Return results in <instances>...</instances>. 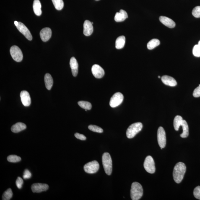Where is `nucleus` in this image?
Masks as SVG:
<instances>
[{
  "label": "nucleus",
  "mask_w": 200,
  "mask_h": 200,
  "mask_svg": "<svg viewBox=\"0 0 200 200\" xmlns=\"http://www.w3.org/2000/svg\"><path fill=\"white\" fill-rule=\"evenodd\" d=\"M186 171V165L183 163L178 162L175 165L173 171V177L176 183H181Z\"/></svg>",
  "instance_id": "obj_1"
},
{
  "label": "nucleus",
  "mask_w": 200,
  "mask_h": 200,
  "mask_svg": "<svg viewBox=\"0 0 200 200\" xmlns=\"http://www.w3.org/2000/svg\"><path fill=\"white\" fill-rule=\"evenodd\" d=\"M143 190L142 185L137 182H134L131 185V196L132 200H138L142 197Z\"/></svg>",
  "instance_id": "obj_2"
},
{
  "label": "nucleus",
  "mask_w": 200,
  "mask_h": 200,
  "mask_svg": "<svg viewBox=\"0 0 200 200\" xmlns=\"http://www.w3.org/2000/svg\"><path fill=\"white\" fill-rule=\"evenodd\" d=\"M102 162L106 173L110 175L113 170V164L110 154L107 152L103 154L102 157Z\"/></svg>",
  "instance_id": "obj_3"
},
{
  "label": "nucleus",
  "mask_w": 200,
  "mask_h": 200,
  "mask_svg": "<svg viewBox=\"0 0 200 200\" xmlns=\"http://www.w3.org/2000/svg\"><path fill=\"white\" fill-rule=\"evenodd\" d=\"M142 127V124L141 122L135 123L131 125L127 130V137L129 139L134 138L136 134L141 131Z\"/></svg>",
  "instance_id": "obj_4"
},
{
  "label": "nucleus",
  "mask_w": 200,
  "mask_h": 200,
  "mask_svg": "<svg viewBox=\"0 0 200 200\" xmlns=\"http://www.w3.org/2000/svg\"><path fill=\"white\" fill-rule=\"evenodd\" d=\"M10 54L13 59L17 62H20L23 58L22 52L20 49L17 46L14 45L11 47L10 50Z\"/></svg>",
  "instance_id": "obj_5"
},
{
  "label": "nucleus",
  "mask_w": 200,
  "mask_h": 200,
  "mask_svg": "<svg viewBox=\"0 0 200 200\" xmlns=\"http://www.w3.org/2000/svg\"><path fill=\"white\" fill-rule=\"evenodd\" d=\"M100 168L99 163L96 160L87 163L84 166V171L88 173L93 174L98 171Z\"/></svg>",
  "instance_id": "obj_6"
},
{
  "label": "nucleus",
  "mask_w": 200,
  "mask_h": 200,
  "mask_svg": "<svg viewBox=\"0 0 200 200\" xmlns=\"http://www.w3.org/2000/svg\"><path fill=\"white\" fill-rule=\"evenodd\" d=\"M124 97L120 92L115 94L110 99V104L112 108H115L121 105L123 102Z\"/></svg>",
  "instance_id": "obj_7"
},
{
  "label": "nucleus",
  "mask_w": 200,
  "mask_h": 200,
  "mask_svg": "<svg viewBox=\"0 0 200 200\" xmlns=\"http://www.w3.org/2000/svg\"><path fill=\"white\" fill-rule=\"evenodd\" d=\"M144 167L146 171L150 173L155 172V167L153 158L151 156L146 157L144 162Z\"/></svg>",
  "instance_id": "obj_8"
},
{
  "label": "nucleus",
  "mask_w": 200,
  "mask_h": 200,
  "mask_svg": "<svg viewBox=\"0 0 200 200\" xmlns=\"http://www.w3.org/2000/svg\"><path fill=\"white\" fill-rule=\"evenodd\" d=\"M157 141L159 146L162 149L165 147L166 144V136L165 130L162 127H159L157 130Z\"/></svg>",
  "instance_id": "obj_9"
},
{
  "label": "nucleus",
  "mask_w": 200,
  "mask_h": 200,
  "mask_svg": "<svg viewBox=\"0 0 200 200\" xmlns=\"http://www.w3.org/2000/svg\"><path fill=\"white\" fill-rule=\"evenodd\" d=\"M17 27L19 31L21 32L25 38L29 40H32V37L28 28L24 24L21 22H19Z\"/></svg>",
  "instance_id": "obj_10"
},
{
  "label": "nucleus",
  "mask_w": 200,
  "mask_h": 200,
  "mask_svg": "<svg viewBox=\"0 0 200 200\" xmlns=\"http://www.w3.org/2000/svg\"><path fill=\"white\" fill-rule=\"evenodd\" d=\"M92 72L93 75L97 79L101 78L105 75V71L103 68L97 64L92 66Z\"/></svg>",
  "instance_id": "obj_11"
},
{
  "label": "nucleus",
  "mask_w": 200,
  "mask_h": 200,
  "mask_svg": "<svg viewBox=\"0 0 200 200\" xmlns=\"http://www.w3.org/2000/svg\"><path fill=\"white\" fill-rule=\"evenodd\" d=\"M49 186L46 184L36 183L32 185L31 189L34 193H40L46 191L48 189Z\"/></svg>",
  "instance_id": "obj_12"
},
{
  "label": "nucleus",
  "mask_w": 200,
  "mask_h": 200,
  "mask_svg": "<svg viewBox=\"0 0 200 200\" xmlns=\"http://www.w3.org/2000/svg\"><path fill=\"white\" fill-rule=\"evenodd\" d=\"M21 100L23 105L25 106H29L31 104V98L30 95L27 91L23 90L20 93Z\"/></svg>",
  "instance_id": "obj_13"
},
{
  "label": "nucleus",
  "mask_w": 200,
  "mask_h": 200,
  "mask_svg": "<svg viewBox=\"0 0 200 200\" xmlns=\"http://www.w3.org/2000/svg\"><path fill=\"white\" fill-rule=\"evenodd\" d=\"M40 38L42 41L46 42L49 40L52 36V30L49 27L42 29L40 33Z\"/></svg>",
  "instance_id": "obj_14"
},
{
  "label": "nucleus",
  "mask_w": 200,
  "mask_h": 200,
  "mask_svg": "<svg viewBox=\"0 0 200 200\" xmlns=\"http://www.w3.org/2000/svg\"><path fill=\"white\" fill-rule=\"evenodd\" d=\"M94 31V27L92 22L88 20L84 21V34L86 36H89Z\"/></svg>",
  "instance_id": "obj_15"
},
{
  "label": "nucleus",
  "mask_w": 200,
  "mask_h": 200,
  "mask_svg": "<svg viewBox=\"0 0 200 200\" xmlns=\"http://www.w3.org/2000/svg\"><path fill=\"white\" fill-rule=\"evenodd\" d=\"M70 65L71 69V72L73 76L76 77L78 72V63L75 58L73 57L70 61Z\"/></svg>",
  "instance_id": "obj_16"
},
{
  "label": "nucleus",
  "mask_w": 200,
  "mask_h": 200,
  "mask_svg": "<svg viewBox=\"0 0 200 200\" xmlns=\"http://www.w3.org/2000/svg\"><path fill=\"white\" fill-rule=\"evenodd\" d=\"M159 21L164 25L169 28H172L175 27L176 24L174 21L168 17L161 16L159 17Z\"/></svg>",
  "instance_id": "obj_17"
},
{
  "label": "nucleus",
  "mask_w": 200,
  "mask_h": 200,
  "mask_svg": "<svg viewBox=\"0 0 200 200\" xmlns=\"http://www.w3.org/2000/svg\"><path fill=\"white\" fill-rule=\"evenodd\" d=\"M161 80L163 83L166 85L170 86V87H175L177 85V82L175 79L171 76L164 75L161 78Z\"/></svg>",
  "instance_id": "obj_18"
},
{
  "label": "nucleus",
  "mask_w": 200,
  "mask_h": 200,
  "mask_svg": "<svg viewBox=\"0 0 200 200\" xmlns=\"http://www.w3.org/2000/svg\"><path fill=\"white\" fill-rule=\"evenodd\" d=\"M127 13L123 10H121L119 12H117L115 14L114 19L116 22H121L124 21L127 18Z\"/></svg>",
  "instance_id": "obj_19"
},
{
  "label": "nucleus",
  "mask_w": 200,
  "mask_h": 200,
  "mask_svg": "<svg viewBox=\"0 0 200 200\" xmlns=\"http://www.w3.org/2000/svg\"><path fill=\"white\" fill-rule=\"evenodd\" d=\"M26 128L27 126L25 124L23 123L18 122L13 125L11 129L13 132L16 133L23 131Z\"/></svg>",
  "instance_id": "obj_20"
},
{
  "label": "nucleus",
  "mask_w": 200,
  "mask_h": 200,
  "mask_svg": "<svg viewBox=\"0 0 200 200\" xmlns=\"http://www.w3.org/2000/svg\"><path fill=\"white\" fill-rule=\"evenodd\" d=\"M34 13L36 15L40 16L42 14L41 5L40 0H34L33 5Z\"/></svg>",
  "instance_id": "obj_21"
},
{
  "label": "nucleus",
  "mask_w": 200,
  "mask_h": 200,
  "mask_svg": "<svg viewBox=\"0 0 200 200\" xmlns=\"http://www.w3.org/2000/svg\"><path fill=\"white\" fill-rule=\"evenodd\" d=\"M44 81L46 87L47 89L50 90L52 87L53 84V79L52 76L49 74H46L45 75Z\"/></svg>",
  "instance_id": "obj_22"
},
{
  "label": "nucleus",
  "mask_w": 200,
  "mask_h": 200,
  "mask_svg": "<svg viewBox=\"0 0 200 200\" xmlns=\"http://www.w3.org/2000/svg\"><path fill=\"white\" fill-rule=\"evenodd\" d=\"M125 40V37L123 36H121L117 38L115 42V47L117 49H121L124 47Z\"/></svg>",
  "instance_id": "obj_23"
},
{
  "label": "nucleus",
  "mask_w": 200,
  "mask_h": 200,
  "mask_svg": "<svg viewBox=\"0 0 200 200\" xmlns=\"http://www.w3.org/2000/svg\"><path fill=\"white\" fill-rule=\"evenodd\" d=\"M183 121V118L181 116L177 115L175 117L174 119L173 126L176 131H178L180 126H181Z\"/></svg>",
  "instance_id": "obj_24"
},
{
  "label": "nucleus",
  "mask_w": 200,
  "mask_h": 200,
  "mask_svg": "<svg viewBox=\"0 0 200 200\" xmlns=\"http://www.w3.org/2000/svg\"><path fill=\"white\" fill-rule=\"evenodd\" d=\"M181 126L183 128V133L180 135V137L186 138L189 135V127L186 121L183 120Z\"/></svg>",
  "instance_id": "obj_25"
},
{
  "label": "nucleus",
  "mask_w": 200,
  "mask_h": 200,
  "mask_svg": "<svg viewBox=\"0 0 200 200\" xmlns=\"http://www.w3.org/2000/svg\"><path fill=\"white\" fill-rule=\"evenodd\" d=\"M160 44V41L157 39H152L148 43L147 48L149 50H152L159 46Z\"/></svg>",
  "instance_id": "obj_26"
},
{
  "label": "nucleus",
  "mask_w": 200,
  "mask_h": 200,
  "mask_svg": "<svg viewBox=\"0 0 200 200\" xmlns=\"http://www.w3.org/2000/svg\"><path fill=\"white\" fill-rule=\"evenodd\" d=\"M55 8L57 10H61L64 6L63 0H52Z\"/></svg>",
  "instance_id": "obj_27"
},
{
  "label": "nucleus",
  "mask_w": 200,
  "mask_h": 200,
  "mask_svg": "<svg viewBox=\"0 0 200 200\" xmlns=\"http://www.w3.org/2000/svg\"><path fill=\"white\" fill-rule=\"evenodd\" d=\"M80 106L85 110H90L92 108V105L90 102L84 101H80L78 102Z\"/></svg>",
  "instance_id": "obj_28"
},
{
  "label": "nucleus",
  "mask_w": 200,
  "mask_h": 200,
  "mask_svg": "<svg viewBox=\"0 0 200 200\" xmlns=\"http://www.w3.org/2000/svg\"><path fill=\"white\" fill-rule=\"evenodd\" d=\"M13 196V193L11 188L8 189L5 191L3 195L2 200H9L11 199Z\"/></svg>",
  "instance_id": "obj_29"
},
{
  "label": "nucleus",
  "mask_w": 200,
  "mask_h": 200,
  "mask_svg": "<svg viewBox=\"0 0 200 200\" xmlns=\"http://www.w3.org/2000/svg\"><path fill=\"white\" fill-rule=\"evenodd\" d=\"M9 162L12 163H17L20 161L21 159L20 157L15 155H11L7 157Z\"/></svg>",
  "instance_id": "obj_30"
},
{
  "label": "nucleus",
  "mask_w": 200,
  "mask_h": 200,
  "mask_svg": "<svg viewBox=\"0 0 200 200\" xmlns=\"http://www.w3.org/2000/svg\"><path fill=\"white\" fill-rule=\"evenodd\" d=\"M89 129L94 132L102 133L103 132V130L101 128L96 125H90L88 126Z\"/></svg>",
  "instance_id": "obj_31"
},
{
  "label": "nucleus",
  "mask_w": 200,
  "mask_h": 200,
  "mask_svg": "<svg viewBox=\"0 0 200 200\" xmlns=\"http://www.w3.org/2000/svg\"><path fill=\"white\" fill-rule=\"evenodd\" d=\"M193 54L194 56L197 57H200V46L198 44L195 45L193 47Z\"/></svg>",
  "instance_id": "obj_32"
},
{
  "label": "nucleus",
  "mask_w": 200,
  "mask_h": 200,
  "mask_svg": "<svg viewBox=\"0 0 200 200\" xmlns=\"http://www.w3.org/2000/svg\"><path fill=\"white\" fill-rule=\"evenodd\" d=\"M192 14L195 17H200V6L195 7L192 11Z\"/></svg>",
  "instance_id": "obj_33"
},
{
  "label": "nucleus",
  "mask_w": 200,
  "mask_h": 200,
  "mask_svg": "<svg viewBox=\"0 0 200 200\" xmlns=\"http://www.w3.org/2000/svg\"><path fill=\"white\" fill-rule=\"evenodd\" d=\"M193 195L196 199L200 200V186H198L195 188Z\"/></svg>",
  "instance_id": "obj_34"
},
{
  "label": "nucleus",
  "mask_w": 200,
  "mask_h": 200,
  "mask_svg": "<svg viewBox=\"0 0 200 200\" xmlns=\"http://www.w3.org/2000/svg\"><path fill=\"white\" fill-rule=\"evenodd\" d=\"M23 183V180L22 179L21 177H18L16 182V185H17V188L19 189H21L22 188Z\"/></svg>",
  "instance_id": "obj_35"
},
{
  "label": "nucleus",
  "mask_w": 200,
  "mask_h": 200,
  "mask_svg": "<svg viewBox=\"0 0 200 200\" xmlns=\"http://www.w3.org/2000/svg\"><path fill=\"white\" fill-rule=\"evenodd\" d=\"M193 96L195 97H200V84L195 89L193 92Z\"/></svg>",
  "instance_id": "obj_36"
},
{
  "label": "nucleus",
  "mask_w": 200,
  "mask_h": 200,
  "mask_svg": "<svg viewBox=\"0 0 200 200\" xmlns=\"http://www.w3.org/2000/svg\"><path fill=\"white\" fill-rule=\"evenodd\" d=\"M31 176V173L28 170H25L23 175V178L24 179H28L30 178Z\"/></svg>",
  "instance_id": "obj_37"
},
{
  "label": "nucleus",
  "mask_w": 200,
  "mask_h": 200,
  "mask_svg": "<svg viewBox=\"0 0 200 200\" xmlns=\"http://www.w3.org/2000/svg\"><path fill=\"white\" fill-rule=\"evenodd\" d=\"M75 137L77 138V139L81 140L84 141L87 138L86 136H84V135L82 134H80V133H76L75 134Z\"/></svg>",
  "instance_id": "obj_38"
},
{
  "label": "nucleus",
  "mask_w": 200,
  "mask_h": 200,
  "mask_svg": "<svg viewBox=\"0 0 200 200\" xmlns=\"http://www.w3.org/2000/svg\"><path fill=\"white\" fill-rule=\"evenodd\" d=\"M18 22H17V21H14V24L16 27H17V26L18 25Z\"/></svg>",
  "instance_id": "obj_39"
},
{
  "label": "nucleus",
  "mask_w": 200,
  "mask_h": 200,
  "mask_svg": "<svg viewBox=\"0 0 200 200\" xmlns=\"http://www.w3.org/2000/svg\"><path fill=\"white\" fill-rule=\"evenodd\" d=\"M198 45H199V46H200V40L199 42V43H198Z\"/></svg>",
  "instance_id": "obj_40"
},
{
  "label": "nucleus",
  "mask_w": 200,
  "mask_h": 200,
  "mask_svg": "<svg viewBox=\"0 0 200 200\" xmlns=\"http://www.w3.org/2000/svg\"><path fill=\"white\" fill-rule=\"evenodd\" d=\"M158 78H160V76H158Z\"/></svg>",
  "instance_id": "obj_41"
},
{
  "label": "nucleus",
  "mask_w": 200,
  "mask_h": 200,
  "mask_svg": "<svg viewBox=\"0 0 200 200\" xmlns=\"http://www.w3.org/2000/svg\"><path fill=\"white\" fill-rule=\"evenodd\" d=\"M96 1H98V0H96Z\"/></svg>",
  "instance_id": "obj_42"
}]
</instances>
